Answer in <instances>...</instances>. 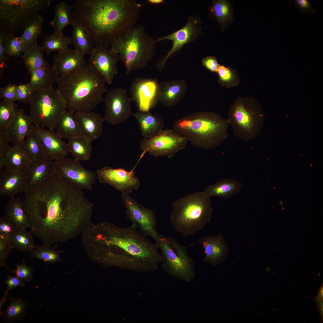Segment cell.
I'll list each match as a JSON object with an SVG mask.
<instances>
[{"mask_svg": "<svg viewBox=\"0 0 323 323\" xmlns=\"http://www.w3.org/2000/svg\"><path fill=\"white\" fill-rule=\"evenodd\" d=\"M25 193L22 204L29 228L43 244L51 246L72 238L89 220L91 202L82 189L56 175Z\"/></svg>", "mask_w": 323, "mask_h": 323, "instance_id": "1", "label": "cell"}, {"mask_svg": "<svg viewBox=\"0 0 323 323\" xmlns=\"http://www.w3.org/2000/svg\"><path fill=\"white\" fill-rule=\"evenodd\" d=\"M93 228L88 244L104 265L141 273L158 269L162 257L157 245L132 225L103 222Z\"/></svg>", "mask_w": 323, "mask_h": 323, "instance_id": "2", "label": "cell"}, {"mask_svg": "<svg viewBox=\"0 0 323 323\" xmlns=\"http://www.w3.org/2000/svg\"><path fill=\"white\" fill-rule=\"evenodd\" d=\"M72 6L75 18L87 28L93 43L108 46L136 25L141 5L135 0H77Z\"/></svg>", "mask_w": 323, "mask_h": 323, "instance_id": "3", "label": "cell"}, {"mask_svg": "<svg viewBox=\"0 0 323 323\" xmlns=\"http://www.w3.org/2000/svg\"><path fill=\"white\" fill-rule=\"evenodd\" d=\"M56 82L66 109L73 113L93 109L103 100V95L107 91L106 81L89 63L59 76Z\"/></svg>", "mask_w": 323, "mask_h": 323, "instance_id": "4", "label": "cell"}, {"mask_svg": "<svg viewBox=\"0 0 323 323\" xmlns=\"http://www.w3.org/2000/svg\"><path fill=\"white\" fill-rule=\"evenodd\" d=\"M227 119L216 113H201L178 120L172 129L184 137L193 146L214 149L229 136Z\"/></svg>", "mask_w": 323, "mask_h": 323, "instance_id": "5", "label": "cell"}, {"mask_svg": "<svg viewBox=\"0 0 323 323\" xmlns=\"http://www.w3.org/2000/svg\"><path fill=\"white\" fill-rule=\"evenodd\" d=\"M210 198L200 192L174 201L170 215L174 230L187 237L202 230L211 220L213 212Z\"/></svg>", "mask_w": 323, "mask_h": 323, "instance_id": "6", "label": "cell"}, {"mask_svg": "<svg viewBox=\"0 0 323 323\" xmlns=\"http://www.w3.org/2000/svg\"><path fill=\"white\" fill-rule=\"evenodd\" d=\"M156 42L142 25H136L113 41L110 48L119 54L129 74L147 66L154 55Z\"/></svg>", "mask_w": 323, "mask_h": 323, "instance_id": "7", "label": "cell"}, {"mask_svg": "<svg viewBox=\"0 0 323 323\" xmlns=\"http://www.w3.org/2000/svg\"><path fill=\"white\" fill-rule=\"evenodd\" d=\"M161 251L162 269L178 280L189 282L195 277L194 262L187 247L158 233L153 238Z\"/></svg>", "mask_w": 323, "mask_h": 323, "instance_id": "8", "label": "cell"}, {"mask_svg": "<svg viewBox=\"0 0 323 323\" xmlns=\"http://www.w3.org/2000/svg\"><path fill=\"white\" fill-rule=\"evenodd\" d=\"M50 0H0V32L6 36L23 31L38 15L48 7Z\"/></svg>", "mask_w": 323, "mask_h": 323, "instance_id": "9", "label": "cell"}, {"mask_svg": "<svg viewBox=\"0 0 323 323\" xmlns=\"http://www.w3.org/2000/svg\"><path fill=\"white\" fill-rule=\"evenodd\" d=\"M235 135L245 141L258 134L263 123V115L254 99L238 97L230 106L227 119Z\"/></svg>", "mask_w": 323, "mask_h": 323, "instance_id": "10", "label": "cell"}, {"mask_svg": "<svg viewBox=\"0 0 323 323\" xmlns=\"http://www.w3.org/2000/svg\"><path fill=\"white\" fill-rule=\"evenodd\" d=\"M29 104L33 123L49 129L56 128L60 116L66 109L63 98L53 87L35 92Z\"/></svg>", "mask_w": 323, "mask_h": 323, "instance_id": "11", "label": "cell"}, {"mask_svg": "<svg viewBox=\"0 0 323 323\" xmlns=\"http://www.w3.org/2000/svg\"><path fill=\"white\" fill-rule=\"evenodd\" d=\"M188 141L173 129H163L157 135L142 140L140 149L145 154L148 152L155 157H172L180 150L184 149Z\"/></svg>", "mask_w": 323, "mask_h": 323, "instance_id": "12", "label": "cell"}, {"mask_svg": "<svg viewBox=\"0 0 323 323\" xmlns=\"http://www.w3.org/2000/svg\"><path fill=\"white\" fill-rule=\"evenodd\" d=\"M121 193L127 217L132 222L131 225L144 236L153 238L158 233L156 229L157 219L154 211L139 203L129 194L124 192Z\"/></svg>", "mask_w": 323, "mask_h": 323, "instance_id": "13", "label": "cell"}, {"mask_svg": "<svg viewBox=\"0 0 323 323\" xmlns=\"http://www.w3.org/2000/svg\"><path fill=\"white\" fill-rule=\"evenodd\" d=\"M53 165L55 175L82 189H92L96 173L86 169L79 161L65 157L53 161Z\"/></svg>", "mask_w": 323, "mask_h": 323, "instance_id": "14", "label": "cell"}, {"mask_svg": "<svg viewBox=\"0 0 323 323\" xmlns=\"http://www.w3.org/2000/svg\"><path fill=\"white\" fill-rule=\"evenodd\" d=\"M103 100L104 118L109 123L113 125L121 124L132 116L131 100L126 89L118 87L111 89L107 93Z\"/></svg>", "mask_w": 323, "mask_h": 323, "instance_id": "15", "label": "cell"}, {"mask_svg": "<svg viewBox=\"0 0 323 323\" xmlns=\"http://www.w3.org/2000/svg\"><path fill=\"white\" fill-rule=\"evenodd\" d=\"M140 160L130 171L123 168H113L104 167L97 170L96 174L100 182L107 184L121 192L128 194L138 189L140 185L138 178L135 176L134 170Z\"/></svg>", "mask_w": 323, "mask_h": 323, "instance_id": "16", "label": "cell"}, {"mask_svg": "<svg viewBox=\"0 0 323 323\" xmlns=\"http://www.w3.org/2000/svg\"><path fill=\"white\" fill-rule=\"evenodd\" d=\"M199 19L195 16H189L185 25L171 34L156 40L158 41L169 40L173 42L172 48L164 57L157 64L156 66L160 70L163 68L165 62L170 55L181 49L186 44L194 41L202 33Z\"/></svg>", "mask_w": 323, "mask_h": 323, "instance_id": "17", "label": "cell"}, {"mask_svg": "<svg viewBox=\"0 0 323 323\" xmlns=\"http://www.w3.org/2000/svg\"><path fill=\"white\" fill-rule=\"evenodd\" d=\"M119 56L105 45H96L87 60L103 78L108 84H111L118 73L117 64Z\"/></svg>", "mask_w": 323, "mask_h": 323, "instance_id": "18", "label": "cell"}, {"mask_svg": "<svg viewBox=\"0 0 323 323\" xmlns=\"http://www.w3.org/2000/svg\"><path fill=\"white\" fill-rule=\"evenodd\" d=\"M32 130L38 136L42 144L45 157L53 161L64 158L69 153L68 143L54 129L33 126Z\"/></svg>", "mask_w": 323, "mask_h": 323, "instance_id": "19", "label": "cell"}, {"mask_svg": "<svg viewBox=\"0 0 323 323\" xmlns=\"http://www.w3.org/2000/svg\"><path fill=\"white\" fill-rule=\"evenodd\" d=\"M157 90V85L155 80L136 78L131 83L130 98L137 104L139 110L149 111L154 104Z\"/></svg>", "mask_w": 323, "mask_h": 323, "instance_id": "20", "label": "cell"}, {"mask_svg": "<svg viewBox=\"0 0 323 323\" xmlns=\"http://www.w3.org/2000/svg\"><path fill=\"white\" fill-rule=\"evenodd\" d=\"M197 244L202 246L205 254L204 261L212 266L223 261L229 253L227 244L221 234L204 237L190 245Z\"/></svg>", "mask_w": 323, "mask_h": 323, "instance_id": "21", "label": "cell"}, {"mask_svg": "<svg viewBox=\"0 0 323 323\" xmlns=\"http://www.w3.org/2000/svg\"><path fill=\"white\" fill-rule=\"evenodd\" d=\"M52 66L57 75L62 76L83 67L86 61L84 56L75 49L68 48L54 56Z\"/></svg>", "mask_w": 323, "mask_h": 323, "instance_id": "22", "label": "cell"}, {"mask_svg": "<svg viewBox=\"0 0 323 323\" xmlns=\"http://www.w3.org/2000/svg\"><path fill=\"white\" fill-rule=\"evenodd\" d=\"M33 124L30 115H27L23 109H17L4 133L13 145L22 146L31 131Z\"/></svg>", "mask_w": 323, "mask_h": 323, "instance_id": "23", "label": "cell"}, {"mask_svg": "<svg viewBox=\"0 0 323 323\" xmlns=\"http://www.w3.org/2000/svg\"><path fill=\"white\" fill-rule=\"evenodd\" d=\"M81 131L82 135L92 142L102 135L105 121L99 114L91 110H84L74 113Z\"/></svg>", "mask_w": 323, "mask_h": 323, "instance_id": "24", "label": "cell"}, {"mask_svg": "<svg viewBox=\"0 0 323 323\" xmlns=\"http://www.w3.org/2000/svg\"><path fill=\"white\" fill-rule=\"evenodd\" d=\"M28 188L26 170L23 171L0 170V192L11 197L25 192Z\"/></svg>", "mask_w": 323, "mask_h": 323, "instance_id": "25", "label": "cell"}, {"mask_svg": "<svg viewBox=\"0 0 323 323\" xmlns=\"http://www.w3.org/2000/svg\"><path fill=\"white\" fill-rule=\"evenodd\" d=\"M32 161L22 146L13 145L0 157V170L25 171L29 168Z\"/></svg>", "mask_w": 323, "mask_h": 323, "instance_id": "26", "label": "cell"}, {"mask_svg": "<svg viewBox=\"0 0 323 323\" xmlns=\"http://www.w3.org/2000/svg\"><path fill=\"white\" fill-rule=\"evenodd\" d=\"M53 162L45 158L32 161L26 170L28 188L40 185L55 175Z\"/></svg>", "mask_w": 323, "mask_h": 323, "instance_id": "27", "label": "cell"}, {"mask_svg": "<svg viewBox=\"0 0 323 323\" xmlns=\"http://www.w3.org/2000/svg\"><path fill=\"white\" fill-rule=\"evenodd\" d=\"M132 116L137 120L141 135L144 139L156 135L163 130L164 124L163 120L149 111L139 110L133 113Z\"/></svg>", "mask_w": 323, "mask_h": 323, "instance_id": "28", "label": "cell"}, {"mask_svg": "<svg viewBox=\"0 0 323 323\" xmlns=\"http://www.w3.org/2000/svg\"><path fill=\"white\" fill-rule=\"evenodd\" d=\"M71 25L72 33L71 37L75 49L84 56L89 55L94 47L88 29L83 23L75 18Z\"/></svg>", "mask_w": 323, "mask_h": 323, "instance_id": "29", "label": "cell"}, {"mask_svg": "<svg viewBox=\"0 0 323 323\" xmlns=\"http://www.w3.org/2000/svg\"><path fill=\"white\" fill-rule=\"evenodd\" d=\"M30 74L31 78L28 83L35 92L53 87V84L56 82L59 77L49 64L34 70Z\"/></svg>", "mask_w": 323, "mask_h": 323, "instance_id": "30", "label": "cell"}, {"mask_svg": "<svg viewBox=\"0 0 323 323\" xmlns=\"http://www.w3.org/2000/svg\"><path fill=\"white\" fill-rule=\"evenodd\" d=\"M209 14L210 17L218 22L223 31L233 20L232 6L228 1L214 0L209 8Z\"/></svg>", "mask_w": 323, "mask_h": 323, "instance_id": "31", "label": "cell"}, {"mask_svg": "<svg viewBox=\"0 0 323 323\" xmlns=\"http://www.w3.org/2000/svg\"><path fill=\"white\" fill-rule=\"evenodd\" d=\"M74 113L66 109L60 117L56 129L62 138L70 139L82 135Z\"/></svg>", "mask_w": 323, "mask_h": 323, "instance_id": "32", "label": "cell"}, {"mask_svg": "<svg viewBox=\"0 0 323 323\" xmlns=\"http://www.w3.org/2000/svg\"><path fill=\"white\" fill-rule=\"evenodd\" d=\"M4 210V216L18 228H29L28 218L23 208L22 201L19 198L11 197Z\"/></svg>", "mask_w": 323, "mask_h": 323, "instance_id": "33", "label": "cell"}, {"mask_svg": "<svg viewBox=\"0 0 323 323\" xmlns=\"http://www.w3.org/2000/svg\"><path fill=\"white\" fill-rule=\"evenodd\" d=\"M73 6H70L64 2L57 4L54 9V16L49 24L54 32L63 33V30L68 25H71L75 19L74 13L72 11Z\"/></svg>", "mask_w": 323, "mask_h": 323, "instance_id": "34", "label": "cell"}, {"mask_svg": "<svg viewBox=\"0 0 323 323\" xmlns=\"http://www.w3.org/2000/svg\"><path fill=\"white\" fill-rule=\"evenodd\" d=\"M241 186L239 182L223 179L214 185L208 186L203 192L209 197L217 196L227 198L239 192Z\"/></svg>", "mask_w": 323, "mask_h": 323, "instance_id": "35", "label": "cell"}, {"mask_svg": "<svg viewBox=\"0 0 323 323\" xmlns=\"http://www.w3.org/2000/svg\"><path fill=\"white\" fill-rule=\"evenodd\" d=\"M41 46H39L36 42L24 51L22 56L25 67L30 74L36 69L48 65L43 56V51Z\"/></svg>", "mask_w": 323, "mask_h": 323, "instance_id": "36", "label": "cell"}, {"mask_svg": "<svg viewBox=\"0 0 323 323\" xmlns=\"http://www.w3.org/2000/svg\"><path fill=\"white\" fill-rule=\"evenodd\" d=\"M10 304L0 316L5 322L11 323L22 320L26 313L28 304L21 299L11 297Z\"/></svg>", "mask_w": 323, "mask_h": 323, "instance_id": "37", "label": "cell"}, {"mask_svg": "<svg viewBox=\"0 0 323 323\" xmlns=\"http://www.w3.org/2000/svg\"><path fill=\"white\" fill-rule=\"evenodd\" d=\"M91 143L82 135L71 138L68 143L69 152L76 160L87 161L92 151Z\"/></svg>", "mask_w": 323, "mask_h": 323, "instance_id": "38", "label": "cell"}, {"mask_svg": "<svg viewBox=\"0 0 323 323\" xmlns=\"http://www.w3.org/2000/svg\"><path fill=\"white\" fill-rule=\"evenodd\" d=\"M71 44V37L65 36L63 33L54 32L52 34L45 37L41 47L49 55L54 51L58 52L64 50L68 48V46Z\"/></svg>", "mask_w": 323, "mask_h": 323, "instance_id": "39", "label": "cell"}, {"mask_svg": "<svg viewBox=\"0 0 323 323\" xmlns=\"http://www.w3.org/2000/svg\"><path fill=\"white\" fill-rule=\"evenodd\" d=\"M26 229L17 228L9 238V240L13 249L30 252L35 246L33 234Z\"/></svg>", "mask_w": 323, "mask_h": 323, "instance_id": "40", "label": "cell"}, {"mask_svg": "<svg viewBox=\"0 0 323 323\" xmlns=\"http://www.w3.org/2000/svg\"><path fill=\"white\" fill-rule=\"evenodd\" d=\"M43 19L42 16L37 15L24 28L21 35L25 50L37 42L42 32Z\"/></svg>", "mask_w": 323, "mask_h": 323, "instance_id": "41", "label": "cell"}, {"mask_svg": "<svg viewBox=\"0 0 323 323\" xmlns=\"http://www.w3.org/2000/svg\"><path fill=\"white\" fill-rule=\"evenodd\" d=\"M61 251L55 249L51 245L43 244L35 245L30 252V256L42 261L47 265L59 261Z\"/></svg>", "mask_w": 323, "mask_h": 323, "instance_id": "42", "label": "cell"}, {"mask_svg": "<svg viewBox=\"0 0 323 323\" xmlns=\"http://www.w3.org/2000/svg\"><path fill=\"white\" fill-rule=\"evenodd\" d=\"M33 161L45 158L43 147L37 135L32 130L22 146Z\"/></svg>", "mask_w": 323, "mask_h": 323, "instance_id": "43", "label": "cell"}, {"mask_svg": "<svg viewBox=\"0 0 323 323\" xmlns=\"http://www.w3.org/2000/svg\"><path fill=\"white\" fill-rule=\"evenodd\" d=\"M14 101L3 100L0 103V133L5 132L17 109Z\"/></svg>", "mask_w": 323, "mask_h": 323, "instance_id": "44", "label": "cell"}, {"mask_svg": "<svg viewBox=\"0 0 323 323\" xmlns=\"http://www.w3.org/2000/svg\"><path fill=\"white\" fill-rule=\"evenodd\" d=\"M4 47L5 52L10 57H19L25 50L21 36L16 37L15 35H4Z\"/></svg>", "mask_w": 323, "mask_h": 323, "instance_id": "45", "label": "cell"}, {"mask_svg": "<svg viewBox=\"0 0 323 323\" xmlns=\"http://www.w3.org/2000/svg\"><path fill=\"white\" fill-rule=\"evenodd\" d=\"M217 72L219 76V82L227 88L235 86L239 83L238 75L235 70L230 67L220 65Z\"/></svg>", "mask_w": 323, "mask_h": 323, "instance_id": "46", "label": "cell"}, {"mask_svg": "<svg viewBox=\"0 0 323 323\" xmlns=\"http://www.w3.org/2000/svg\"><path fill=\"white\" fill-rule=\"evenodd\" d=\"M161 88L159 99L165 105L170 106L171 102L180 91V87L178 85L164 84L162 85Z\"/></svg>", "mask_w": 323, "mask_h": 323, "instance_id": "47", "label": "cell"}, {"mask_svg": "<svg viewBox=\"0 0 323 323\" xmlns=\"http://www.w3.org/2000/svg\"><path fill=\"white\" fill-rule=\"evenodd\" d=\"M16 268L11 272L22 279L24 281L29 282L33 277V269L28 265L24 259L21 263H15Z\"/></svg>", "mask_w": 323, "mask_h": 323, "instance_id": "48", "label": "cell"}, {"mask_svg": "<svg viewBox=\"0 0 323 323\" xmlns=\"http://www.w3.org/2000/svg\"><path fill=\"white\" fill-rule=\"evenodd\" d=\"M35 93L28 83H20L16 86V101L29 103Z\"/></svg>", "mask_w": 323, "mask_h": 323, "instance_id": "49", "label": "cell"}, {"mask_svg": "<svg viewBox=\"0 0 323 323\" xmlns=\"http://www.w3.org/2000/svg\"><path fill=\"white\" fill-rule=\"evenodd\" d=\"M12 249L9 240L0 236V266L5 267L11 272L13 269L6 265V262Z\"/></svg>", "mask_w": 323, "mask_h": 323, "instance_id": "50", "label": "cell"}, {"mask_svg": "<svg viewBox=\"0 0 323 323\" xmlns=\"http://www.w3.org/2000/svg\"><path fill=\"white\" fill-rule=\"evenodd\" d=\"M17 228L5 216L0 219V236L8 239Z\"/></svg>", "mask_w": 323, "mask_h": 323, "instance_id": "51", "label": "cell"}, {"mask_svg": "<svg viewBox=\"0 0 323 323\" xmlns=\"http://www.w3.org/2000/svg\"><path fill=\"white\" fill-rule=\"evenodd\" d=\"M16 86L14 84H9L0 88V99L14 102L16 101Z\"/></svg>", "mask_w": 323, "mask_h": 323, "instance_id": "52", "label": "cell"}, {"mask_svg": "<svg viewBox=\"0 0 323 323\" xmlns=\"http://www.w3.org/2000/svg\"><path fill=\"white\" fill-rule=\"evenodd\" d=\"M289 2V4L294 3L298 11L303 13L313 14L316 13L317 10L312 7L310 1L308 0H294Z\"/></svg>", "mask_w": 323, "mask_h": 323, "instance_id": "53", "label": "cell"}, {"mask_svg": "<svg viewBox=\"0 0 323 323\" xmlns=\"http://www.w3.org/2000/svg\"><path fill=\"white\" fill-rule=\"evenodd\" d=\"M4 35L0 32V77L3 78L4 69L7 67V61L10 57L5 52L4 47Z\"/></svg>", "mask_w": 323, "mask_h": 323, "instance_id": "54", "label": "cell"}, {"mask_svg": "<svg viewBox=\"0 0 323 323\" xmlns=\"http://www.w3.org/2000/svg\"><path fill=\"white\" fill-rule=\"evenodd\" d=\"M6 279L4 282L6 285L7 291H9L18 287H24L25 284V281L17 276L6 275Z\"/></svg>", "mask_w": 323, "mask_h": 323, "instance_id": "55", "label": "cell"}, {"mask_svg": "<svg viewBox=\"0 0 323 323\" xmlns=\"http://www.w3.org/2000/svg\"><path fill=\"white\" fill-rule=\"evenodd\" d=\"M202 62L206 68L213 72H217L220 65L216 58L212 56L204 58Z\"/></svg>", "mask_w": 323, "mask_h": 323, "instance_id": "56", "label": "cell"}, {"mask_svg": "<svg viewBox=\"0 0 323 323\" xmlns=\"http://www.w3.org/2000/svg\"><path fill=\"white\" fill-rule=\"evenodd\" d=\"M315 299L317 305V307L320 313V319L321 320V322H322L323 317V300L320 298L318 295L315 297Z\"/></svg>", "mask_w": 323, "mask_h": 323, "instance_id": "57", "label": "cell"}, {"mask_svg": "<svg viewBox=\"0 0 323 323\" xmlns=\"http://www.w3.org/2000/svg\"><path fill=\"white\" fill-rule=\"evenodd\" d=\"M10 294H9L8 293V291L6 290V291L4 292L3 294V295L1 298L0 302V311H1V309L2 308V306L5 303V301L7 299L8 297L10 296Z\"/></svg>", "mask_w": 323, "mask_h": 323, "instance_id": "58", "label": "cell"}, {"mask_svg": "<svg viewBox=\"0 0 323 323\" xmlns=\"http://www.w3.org/2000/svg\"><path fill=\"white\" fill-rule=\"evenodd\" d=\"M164 1L163 0H148L144 4L148 3L153 4H159L163 3Z\"/></svg>", "mask_w": 323, "mask_h": 323, "instance_id": "59", "label": "cell"}, {"mask_svg": "<svg viewBox=\"0 0 323 323\" xmlns=\"http://www.w3.org/2000/svg\"><path fill=\"white\" fill-rule=\"evenodd\" d=\"M318 296L320 298H321L322 300H323V284H322L320 286L318 290Z\"/></svg>", "mask_w": 323, "mask_h": 323, "instance_id": "60", "label": "cell"}]
</instances>
